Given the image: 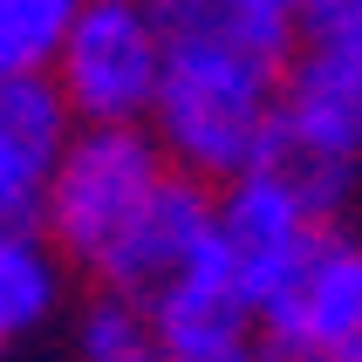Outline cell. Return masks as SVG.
I'll return each mask as SVG.
<instances>
[{
    "mask_svg": "<svg viewBox=\"0 0 362 362\" xmlns=\"http://www.w3.org/2000/svg\"><path fill=\"white\" fill-rule=\"evenodd\" d=\"M287 69L294 62L253 55V48H205V41L171 48L158 110H151V137L171 158V171L205 192H226L246 171H260L281 130Z\"/></svg>",
    "mask_w": 362,
    "mask_h": 362,
    "instance_id": "obj_1",
    "label": "cell"
},
{
    "mask_svg": "<svg viewBox=\"0 0 362 362\" xmlns=\"http://www.w3.org/2000/svg\"><path fill=\"white\" fill-rule=\"evenodd\" d=\"M171 178L178 171L151 130H76L41 199V240L62 253V267H82L89 281H103Z\"/></svg>",
    "mask_w": 362,
    "mask_h": 362,
    "instance_id": "obj_2",
    "label": "cell"
},
{
    "mask_svg": "<svg viewBox=\"0 0 362 362\" xmlns=\"http://www.w3.org/2000/svg\"><path fill=\"white\" fill-rule=\"evenodd\" d=\"M164 55L171 48L151 0H89L55 62V89L82 130H151Z\"/></svg>",
    "mask_w": 362,
    "mask_h": 362,
    "instance_id": "obj_3",
    "label": "cell"
},
{
    "mask_svg": "<svg viewBox=\"0 0 362 362\" xmlns=\"http://www.w3.org/2000/svg\"><path fill=\"white\" fill-rule=\"evenodd\" d=\"M335 226H322L294 192H287L274 171H246L240 185L212 192V253L226 260V274L240 281V294L253 301V315H274L281 294L308 274L315 246L328 240Z\"/></svg>",
    "mask_w": 362,
    "mask_h": 362,
    "instance_id": "obj_4",
    "label": "cell"
},
{
    "mask_svg": "<svg viewBox=\"0 0 362 362\" xmlns=\"http://www.w3.org/2000/svg\"><path fill=\"white\" fill-rule=\"evenodd\" d=\"M267 349L281 356H322V362H362V240L328 233L315 246L308 274L281 294V308L260 322Z\"/></svg>",
    "mask_w": 362,
    "mask_h": 362,
    "instance_id": "obj_5",
    "label": "cell"
},
{
    "mask_svg": "<svg viewBox=\"0 0 362 362\" xmlns=\"http://www.w3.org/2000/svg\"><path fill=\"white\" fill-rule=\"evenodd\" d=\"M274 137L322 151V158H342V164H362V48L301 41V55L287 69Z\"/></svg>",
    "mask_w": 362,
    "mask_h": 362,
    "instance_id": "obj_6",
    "label": "cell"
},
{
    "mask_svg": "<svg viewBox=\"0 0 362 362\" xmlns=\"http://www.w3.org/2000/svg\"><path fill=\"white\" fill-rule=\"evenodd\" d=\"M76 130L82 123L69 117L55 76L0 82V185L7 192H28V199H48V178L69 158Z\"/></svg>",
    "mask_w": 362,
    "mask_h": 362,
    "instance_id": "obj_7",
    "label": "cell"
},
{
    "mask_svg": "<svg viewBox=\"0 0 362 362\" xmlns=\"http://www.w3.org/2000/svg\"><path fill=\"white\" fill-rule=\"evenodd\" d=\"M89 0H0V82L55 76Z\"/></svg>",
    "mask_w": 362,
    "mask_h": 362,
    "instance_id": "obj_8",
    "label": "cell"
},
{
    "mask_svg": "<svg viewBox=\"0 0 362 362\" xmlns=\"http://www.w3.org/2000/svg\"><path fill=\"white\" fill-rule=\"evenodd\" d=\"M62 301V253L48 240L0 246V349L35 335Z\"/></svg>",
    "mask_w": 362,
    "mask_h": 362,
    "instance_id": "obj_9",
    "label": "cell"
},
{
    "mask_svg": "<svg viewBox=\"0 0 362 362\" xmlns=\"http://www.w3.org/2000/svg\"><path fill=\"white\" fill-rule=\"evenodd\" d=\"M76 362H164L158 315L130 294H89L76 315Z\"/></svg>",
    "mask_w": 362,
    "mask_h": 362,
    "instance_id": "obj_10",
    "label": "cell"
},
{
    "mask_svg": "<svg viewBox=\"0 0 362 362\" xmlns=\"http://www.w3.org/2000/svg\"><path fill=\"white\" fill-rule=\"evenodd\" d=\"M301 41L328 48H362V0H301Z\"/></svg>",
    "mask_w": 362,
    "mask_h": 362,
    "instance_id": "obj_11",
    "label": "cell"
},
{
    "mask_svg": "<svg viewBox=\"0 0 362 362\" xmlns=\"http://www.w3.org/2000/svg\"><path fill=\"white\" fill-rule=\"evenodd\" d=\"M14 240H41V199L0 185V246H14Z\"/></svg>",
    "mask_w": 362,
    "mask_h": 362,
    "instance_id": "obj_12",
    "label": "cell"
},
{
    "mask_svg": "<svg viewBox=\"0 0 362 362\" xmlns=\"http://www.w3.org/2000/svg\"><path fill=\"white\" fill-rule=\"evenodd\" d=\"M164 362H267V342H246V349H205V356H178V349H164Z\"/></svg>",
    "mask_w": 362,
    "mask_h": 362,
    "instance_id": "obj_13",
    "label": "cell"
},
{
    "mask_svg": "<svg viewBox=\"0 0 362 362\" xmlns=\"http://www.w3.org/2000/svg\"><path fill=\"white\" fill-rule=\"evenodd\" d=\"M267 362H322V356H281V349H267Z\"/></svg>",
    "mask_w": 362,
    "mask_h": 362,
    "instance_id": "obj_14",
    "label": "cell"
}]
</instances>
